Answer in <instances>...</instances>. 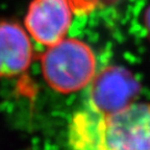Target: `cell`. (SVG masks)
<instances>
[{"mask_svg": "<svg viewBox=\"0 0 150 150\" xmlns=\"http://www.w3.org/2000/svg\"><path fill=\"white\" fill-rule=\"evenodd\" d=\"M86 89L84 104L103 114H112L134 102L140 86L126 69L110 66L98 71Z\"/></svg>", "mask_w": 150, "mask_h": 150, "instance_id": "cell-3", "label": "cell"}, {"mask_svg": "<svg viewBox=\"0 0 150 150\" xmlns=\"http://www.w3.org/2000/svg\"><path fill=\"white\" fill-rule=\"evenodd\" d=\"M121 1V0H88V5H89L90 12L93 11L94 8L100 6V5H110L114 4Z\"/></svg>", "mask_w": 150, "mask_h": 150, "instance_id": "cell-7", "label": "cell"}, {"mask_svg": "<svg viewBox=\"0 0 150 150\" xmlns=\"http://www.w3.org/2000/svg\"><path fill=\"white\" fill-rule=\"evenodd\" d=\"M71 150H150V103L131 102L112 114L84 104L68 128Z\"/></svg>", "mask_w": 150, "mask_h": 150, "instance_id": "cell-1", "label": "cell"}, {"mask_svg": "<svg viewBox=\"0 0 150 150\" xmlns=\"http://www.w3.org/2000/svg\"><path fill=\"white\" fill-rule=\"evenodd\" d=\"M41 69L48 86L63 94L86 89L99 71L91 47L66 38L47 47L41 57Z\"/></svg>", "mask_w": 150, "mask_h": 150, "instance_id": "cell-2", "label": "cell"}, {"mask_svg": "<svg viewBox=\"0 0 150 150\" xmlns=\"http://www.w3.org/2000/svg\"><path fill=\"white\" fill-rule=\"evenodd\" d=\"M74 13L69 0H33L26 13V31L46 47L66 38Z\"/></svg>", "mask_w": 150, "mask_h": 150, "instance_id": "cell-4", "label": "cell"}, {"mask_svg": "<svg viewBox=\"0 0 150 150\" xmlns=\"http://www.w3.org/2000/svg\"><path fill=\"white\" fill-rule=\"evenodd\" d=\"M69 1L71 2V5L74 9V13L83 14V13L90 12L88 0H69Z\"/></svg>", "mask_w": 150, "mask_h": 150, "instance_id": "cell-6", "label": "cell"}, {"mask_svg": "<svg viewBox=\"0 0 150 150\" xmlns=\"http://www.w3.org/2000/svg\"><path fill=\"white\" fill-rule=\"evenodd\" d=\"M33 59L28 33L15 22H0V79L23 73Z\"/></svg>", "mask_w": 150, "mask_h": 150, "instance_id": "cell-5", "label": "cell"}, {"mask_svg": "<svg viewBox=\"0 0 150 150\" xmlns=\"http://www.w3.org/2000/svg\"><path fill=\"white\" fill-rule=\"evenodd\" d=\"M148 26L150 28V12H149V15H148Z\"/></svg>", "mask_w": 150, "mask_h": 150, "instance_id": "cell-8", "label": "cell"}]
</instances>
